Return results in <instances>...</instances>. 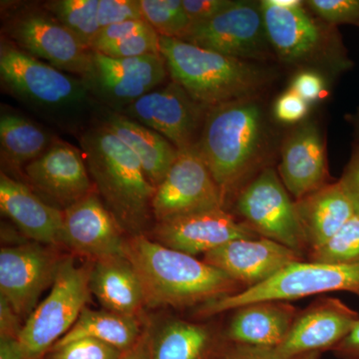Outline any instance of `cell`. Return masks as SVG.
<instances>
[{"label": "cell", "instance_id": "cell-1", "mask_svg": "<svg viewBox=\"0 0 359 359\" xmlns=\"http://www.w3.org/2000/svg\"><path fill=\"white\" fill-rule=\"evenodd\" d=\"M125 257L140 278L146 306L199 308L244 290L219 269L141 233L127 238Z\"/></svg>", "mask_w": 359, "mask_h": 359}, {"label": "cell", "instance_id": "cell-2", "mask_svg": "<svg viewBox=\"0 0 359 359\" xmlns=\"http://www.w3.org/2000/svg\"><path fill=\"white\" fill-rule=\"evenodd\" d=\"M266 143L263 109L256 99L208 109L197 149L224 204L237 196L263 160Z\"/></svg>", "mask_w": 359, "mask_h": 359}, {"label": "cell", "instance_id": "cell-3", "mask_svg": "<svg viewBox=\"0 0 359 359\" xmlns=\"http://www.w3.org/2000/svg\"><path fill=\"white\" fill-rule=\"evenodd\" d=\"M0 79L11 96L59 128L81 133L87 120L95 118L99 104L81 77L33 57L2 37Z\"/></svg>", "mask_w": 359, "mask_h": 359}, {"label": "cell", "instance_id": "cell-4", "mask_svg": "<svg viewBox=\"0 0 359 359\" xmlns=\"http://www.w3.org/2000/svg\"><path fill=\"white\" fill-rule=\"evenodd\" d=\"M80 149L93 185L123 230L140 235L152 211L156 188L134 153L102 122L79 135Z\"/></svg>", "mask_w": 359, "mask_h": 359}, {"label": "cell", "instance_id": "cell-5", "mask_svg": "<svg viewBox=\"0 0 359 359\" xmlns=\"http://www.w3.org/2000/svg\"><path fill=\"white\" fill-rule=\"evenodd\" d=\"M160 53L172 81L207 109L255 98L269 75L252 61L224 55L178 39L160 36Z\"/></svg>", "mask_w": 359, "mask_h": 359}, {"label": "cell", "instance_id": "cell-6", "mask_svg": "<svg viewBox=\"0 0 359 359\" xmlns=\"http://www.w3.org/2000/svg\"><path fill=\"white\" fill-rule=\"evenodd\" d=\"M334 292H353L359 297V263L328 264L304 259L295 262L257 287L203 304L198 308V313L207 318L252 302H290Z\"/></svg>", "mask_w": 359, "mask_h": 359}, {"label": "cell", "instance_id": "cell-7", "mask_svg": "<svg viewBox=\"0 0 359 359\" xmlns=\"http://www.w3.org/2000/svg\"><path fill=\"white\" fill-rule=\"evenodd\" d=\"M2 39L58 69L83 78L92 51L42 4L18 6L2 18Z\"/></svg>", "mask_w": 359, "mask_h": 359}, {"label": "cell", "instance_id": "cell-8", "mask_svg": "<svg viewBox=\"0 0 359 359\" xmlns=\"http://www.w3.org/2000/svg\"><path fill=\"white\" fill-rule=\"evenodd\" d=\"M90 269L61 261L52 289L30 314L18 340L25 359H36L73 327L88 302Z\"/></svg>", "mask_w": 359, "mask_h": 359}, {"label": "cell", "instance_id": "cell-9", "mask_svg": "<svg viewBox=\"0 0 359 359\" xmlns=\"http://www.w3.org/2000/svg\"><path fill=\"white\" fill-rule=\"evenodd\" d=\"M235 207L245 224L259 237L275 241L304 257L309 252L295 201L280 176L266 167L236 196Z\"/></svg>", "mask_w": 359, "mask_h": 359}, {"label": "cell", "instance_id": "cell-10", "mask_svg": "<svg viewBox=\"0 0 359 359\" xmlns=\"http://www.w3.org/2000/svg\"><path fill=\"white\" fill-rule=\"evenodd\" d=\"M261 4L264 26L271 48L283 61L292 65L327 62L344 65L340 43L332 27L316 20L304 8L276 6L271 0Z\"/></svg>", "mask_w": 359, "mask_h": 359}, {"label": "cell", "instance_id": "cell-11", "mask_svg": "<svg viewBox=\"0 0 359 359\" xmlns=\"http://www.w3.org/2000/svg\"><path fill=\"white\" fill-rule=\"evenodd\" d=\"M169 76L161 53L113 58L92 51L91 65L82 79L99 106L121 112L142 96L166 83Z\"/></svg>", "mask_w": 359, "mask_h": 359}, {"label": "cell", "instance_id": "cell-12", "mask_svg": "<svg viewBox=\"0 0 359 359\" xmlns=\"http://www.w3.org/2000/svg\"><path fill=\"white\" fill-rule=\"evenodd\" d=\"M181 40L243 60L268 57L269 43L261 4L233 1L211 20L191 25Z\"/></svg>", "mask_w": 359, "mask_h": 359}, {"label": "cell", "instance_id": "cell-13", "mask_svg": "<svg viewBox=\"0 0 359 359\" xmlns=\"http://www.w3.org/2000/svg\"><path fill=\"white\" fill-rule=\"evenodd\" d=\"M207 111L171 80L118 113L158 132L181 151L197 145Z\"/></svg>", "mask_w": 359, "mask_h": 359}, {"label": "cell", "instance_id": "cell-14", "mask_svg": "<svg viewBox=\"0 0 359 359\" xmlns=\"http://www.w3.org/2000/svg\"><path fill=\"white\" fill-rule=\"evenodd\" d=\"M224 208V201L197 146L179 151L164 181L156 188L152 211L156 221Z\"/></svg>", "mask_w": 359, "mask_h": 359}, {"label": "cell", "instance_id": "cell-15", "mask_svg": "<svg viewBox=\"0 0 359 359\" xmlns=\"http://www.w3.org/2000/svg\"><path fill=\"white\" fill-rule=\"evenodd\" d=\"M61 261L39 243L0 250V295L20 318L30 316L42 292L53 283Z\"/></svg>", "mask_w": 359, "mask_h": 359}, {"label": "cell", "instance_id": "cell-16", "mask_svg": "<svg viewBox=\"0 0 359 359\" xmlns=\"http://www.w3.org/2000/svg\"><path fill=\"white\" fill-rule=\"evenodd\" d=\"M359 313L335 297H321L299 311L289 334L273 348L280 358L332 351L351 332Z\"/></svg>", "mask_w": 359, "mask_h": 359}, {"label": "cell", "instance_id": "cell-17", "mask_svg": "<svg viewBox=\"0 0 359 359\" xmlns=\"http://www.w3.org/2000/svg\"><path fill=\"white\" fill-rule=\"evenodd\" d=\"M154 236L161 245L193 257L207 254L231 241L259 237L224 208L157 222Z\"/></svg>", "mask_w": 359, "mask_h": 359}, {"label": "cell", "instance_id": "cell-18", "mask_svg": "<svg viewBox=\"0 0 359 359\" xmlns=\"http://www.w3.org/2000/svg\"><path fill=\"white\" fill-rule=\"evenodd\" d=\"M304 257L266 238L231 241L204 255L203 261L223 271L244 290L257 287Z\"/></svg>", "mask_w": 359, "mask_h": 359}, {"label": "cell", "instance_id": "cell-19", "mask_svg": "<svg viewBox=\"0 0 359 359\" xmlns=\"http://www.w3.org/2000/svg\"><path fill=\"white\" fill-rule=\"evenodd\" d=\"M65 244L94 261L125 257L123 229L95 192L65 208Z\"/></svg>", "mask_w": 359, "mask_h": 359}, {"label": "cell", "instance_id": "cell-20", "mask_svg": "<svg viewBox=\"0 0 359 359\" xmlns=\"http://www.w3.org/2000/svg\"><path fill=\"white\" fill-rule=\"evenodd\" d=\"M23 171L35 188L65 208L94 192L81 149L58 139Z\"/></svg>", "mask_w": 359, "mask_h": 359}, {"label": "cell", "instance_id": "cell-21", "mask_svg": "<svg viewBox=\"0 0 359 359\" xmlns=\"http://www.w3.org/2000/svg\"><path fill=\"white\" fill-rule=\"evenodd\" d=\"M278 171L283 185L294 201L328 184L325 142L316 124H302L285 138Z\"/></svg>", "mask_w": 359, "mask_h": 359}, {"label": "cell", "instance_id": "cell-22", "mask_svg": "<svg viewBox=\"0 0 359 359\" xmlns=\"http://www.w3.org/2000/svg\"><path fill=\"white\" fill-rule=\"evenodd\" d=\"M0 210L34 242L65 244V212L46 204L25 184L4 172L0 174Z\"/></svg>", "mask_w": 359, "mask_h": 359}, {"label": "cell", "instance_id": "cell-23", "mask_svg": "<svg viewBox=\"0 0 359 359\" xmlns=\"http://www.w3.org/2000/svg\"><path fill=\"white\" fill-rule=\"evenodd\" d=\"M299 313L290 302L245 304L233 309L224 337L230 344L275 348L287 337Z\"/></svg>", "mask_w": 359, "mask_h": 359}, {"label": "cell", "instance_id": "cell-24", "mask_svg": "<svg viewBox=\"0 0 359 359\" xmlns=\"http://www.w3.org/2000/svg\"><path fill=\"white\" fill-rule=\"evenodd\" d=\"M95 119L109 127L134 153L140 161L148 181L157 188L178 157V149L154 130L108 108L99 106Z\"/></svg>", "mask_w": 359, "mask_h": 359}, {"label": "cell", "instance_id": "cell-25", "mask_svg": "<svg viewBox=\"0 0 359 359\" xmlns=\"http://www.w3.org/2000/svg\"><path fill=\"white\" fill-rule=\"evenodd\" d=\"M309 252L327 243L358 212L339 181L295 201Z\"/></svg>", "mask_w": 359, "mask_h": 359}, {"label": "cell", "instance_id": "cell-26", "mask_svg": "<svg viewBox=\"0 0 359 359\" xmlns=\"http://www.w3.org/2000/svg\"><path fill=\"white\" fill-rule=\"evenodd\" d=\"M89 285L106 311L137 318L146 306L140 278L126 257L95 261L90 269Z\"/></svg>", "mask_w": 359, "mask_h": 359}, {"label": "cell", "instance_id": "cell-27", "mask_svg": "<svg viewBox=\"0 0 359 359\" xmlns=\"http://www.w3.org/2000/svg\"><path fill=\"white\" fill-rule=\"evenodd\" d=\"M50 131L29 118L13 110L4 109L0 115V156L2 166L25 169L29 163L44 154L55 143Z\"/></svg>", "mask_w": 359, "mask_h": 359}, {"label": "cell", "instance_id": "cell-28", "mask_svg": "<svg viewBox=\"0 0 359 359\" xmlns=\"http://www.w3.org/2000/svg\"><path fill=\"white\" fill-rule=\"evenodd\" d=\"M218 346L214 328L204 323L172 320L151 339L152 359H209Z\"/></svg>", "mask_w": 359, "mask_h": 359}, {"label": "cell", "instance_id": "cell-29", "mask_svg": "<svg viewBox=\"0 0 359 359\" xmlns=\"http://www.w3.org/2000/svg\"><path fill=\"white\" fill-rule=\"evenodd\" d=\"M136 318L109 311H91L85 308L73 327L52 348L80 339H93L125 351L140 339Z\"/></svg>", "mask_w": 359, "mask_h": 359}, {"label": "cell", "instance_id": "cell-30", "mask_svg": "<svg viewBox=\"0 0 359 359\" xmlns=\"http://www.w3.org/2000/svg\"><path fill=\"white\" fill-rule=\"evenodd\" d=\"M98 4L99 0H52L42 6L92 51L101 32Z\"/></svg>", "mask_w": 359, "mask_h": 359}, {"label": "cell", "instance_id": "cell-31", "mask_svg": "<svg viewBox=\"0 0 359 359\" xmlns=\"http://www.w3.org/2000/svg\"><path fill=\"white\" fill-rule=\"evenodd\" d=\"M143 20L161 37L181 39L190 28L183 0H139Z\"/></svg>", "mask_w": 359, "mask_h": 359}, {"label": "cell", "instance_id": "cell-32", "mask_svg": "<svg viewBox=\"0 0 359 359\" xmlns=\"http://www.w3.org/2000/svg\"><path fill=\"white\" fill-rule=\"evenodd\" d=\"M309 261L328 264L359 263V212L327 243L308 254Z\"/></svg>", "mask_w": 359, "mask_h": 359}, {"label": "cell", "instance_id": "cell-33", "mask_svg": "<svg viewBox=\"0 0 359 359\" xmlns=\"http://www.w3.org/2000/svg\"><path fill=\"white\" fill-rule=\"evenodd\" d=\"M96 52L113 58H134L160 53V35L153 28L104 45Z\"/></svg>", "mask_w": 359, "mask_h": 359}, {"label": "cell", "instance_id": "cell-34", "mask_svg": "<svg viewBox=\"0 0 359 359\" xmlns=\"http://www.w3.org/2000/svg\"><path fill=\"white\" fill-rule=\"evenodd\" d=\"M304 4L328 25L359 22V0H309Z\"/></svg>", "mask_w": 359, "mask_h": 359}, {"label": "cell", "instance_id": "cell-35", "mask_svg": "<svg viewBox=\"0 0 359 359\" xmlns=\"http://www.w3.org/2000/svg\"><path fill=\"white\" fill-rule=\"evenodd\" d=\"M49 359H118L120 349L93 339H80L52 349Z\"/></svg>", "mask_w": 359, "mask_h": 359}, {"label": "cell", "instance_id": "cell-36", "mask_svg": "<svg viewBox=\"0 0 359 359\" xmlns=\"http://www.w3.org/2000/svg\"><path fill=\"white\" fill-rule=\"evenodd\" d=\"M129 20H144L139 0H99L98 22L101 30Z\"/></svg>", "mask_w": 359, "mask_h": 359}, {"label": "cell", "instance_id": "cell-37", "mask_svg": "<svg viewBox=\"0 0 359 359\" xmlns=\"http://www.w3.org/2000/svg\"><path fill=\"white\" fill-rule=\"evenodd\" d=\"M309 111V104L290 88L276 99L273 108L276 119L287 124L302 121Z\"/></svg>", "mask_w": 359, "mask_h": 359}, {"label": "cell", "instance_id": "cell-38", "mask_svg": "<svg viewBox=\"0 0 359 359\" xmlns=\"http://www.w3.org/2000/svg\"><path fill=\"white\" fill-rule=\"evenodd\" d=\"M233 2V0H183V6L191 25H194L211 20Z\"/></svg>", "mask_w": 359, "mask_h": 359}, {"label": "cell", "instance_id": "cell-39", "mask_svg": "<svg viewBox=\"0 0 359 359\" xmlns=\"http://www.w3.org/2000/svg\"><path fill=\"white\" fill-rule=\"evenodd\" d=\"M150 28L152 27L145 20L124 21V22L107 26L99 33L98 39H96L95 43L92 47V51H95L104 45L125 39L130 35L146 32Z\"/></svg>", "mask_w": 359, "mask_h": 359}, {"label": "cell", "instance_id": "cell-40", "mask_svg": "<svg viewBox=\"0 0 359 359\" xmlns=\"http://www.w3.org/2000/svg\"><path fill=\"white\" fill-rule=\"evenodd\" d=\"M290 89L309 104L316 102L323 95L325 82L323 77L313 71H302L294 78Z\"/></svg>", "mask_w": 359, "mask_h": 359}, {"label": "cell", "instance_id": "cell-41", "mask_svg": "<svg viewBox=\"0 0 359 359\" xmlns=\"http://www.w3.org/2000/svg\"><path fill=\"white\" fill-rule=\"evenodd\" d=\"M321 353H314L295 356V358L285 359H320ZM219 359H285L278 358L273 348H264V347H255L240 346V344H231L226 347Z\"/></svg>", "mask_w": 359, "mask_h": 359}, {"label": "cell", "instance_id": "cell-42", "mask_svg": "<svg viewBox=\"0 0 359 359\" xmlns=\"http://www.w3.org/2000/svg\"><path fill=\"white\" fill-rule=\"evenodd\" d=\"M339 182L359 212V146L354 151Z\"/></svg>", "mask_w": 359, "mask_h": 359}, {"label": "cell", "instance_id": "cell-43", "mask_svg": "<svg viewBox=\"0 0 359 359\" xmlns=\"http://www.w3.org/2000/svg\"><path fill=\"white\" fill-rule=\"evenodd\" d=\"M20 318L11 304L0 295V337L18 339L22 330Z\"/></svg>", "mask_w": 359, "mask_h": 359}, {"label": "cell", "instance_id": "cell-44", "mask_svg": "<svg viewBox=\"0 0 359 359\" xmlns=\"http://www.w3.org/2000/svg\"><path fill=\"white\" fill-rule=\"evenodd\" d=\"M332 351L339 359H359V320L346 339Z\"/></svg>", "mask_w": 359, "mask_h": 359}, {"label": "cell", "instance_id": "cell-45", "mask_svg": "<svg viewBox=\"0 0 359 359\" xmlns=\"http://www.w3.org/2000/svg\"><path fill=\"white\" fill-rule=\"evenodd\" d=\"M151 339L149 334H141L133 346L123 351L118 359H152L151 356Z\"/></svg>", "mask_w": 359, "mask_h": 359}, {"label": "cell", "instance_id": "cell-46", "mask_svg": "<svg viewBox=\"0 0 359 359\" xmlns=\"http://www.w3.org/2000/svg\"><path fill=\"white\" fill-rule=\"evenodd\" d=\"M0 359H25L18 339L0 337Z\"/></svg>", "mask_w": 359, "mask_h": 359}, {"label": "cell", "instance_id": "cell-47", "mask_svg": "<svg viewBox=\"0 0 359 359\" xmlns=\"http://www.w3.org/2000/svg\"><path fill=\"white\" fill-rule=\"evenodd\" d=\"M271 2L276 6L282 7H295L304 4V1H299V0H271Z\"/></svg>", "mask_w": 359, "mask_h": 359}, {"label": "cell", "instance_id": "cell-48", "mask_svg": "<svg viewBox=\"0 0 359 359\" xmlns=\"http://www.w3.org/2000/svg\"><path fill=\"white\" fill-rule=\"evenodd\" d=\"M358 132H359V120H358Z\"/></svg>", "mask_w": 359, "mask_h": 359}, {"label": "cell", "instance_id": "cell-49", "mask_svg": "<svg viewBox=\"0 0 359 359\" xmlns=\"http://www.w3.org/2000/svg\"><path fill=\"white\" fill-rule=\"evenodd\" d=\"M358 25V27H359V22H358V25Z\"/></svg>", "mask_w": 359, "mask_h": 359}]
</instances>
